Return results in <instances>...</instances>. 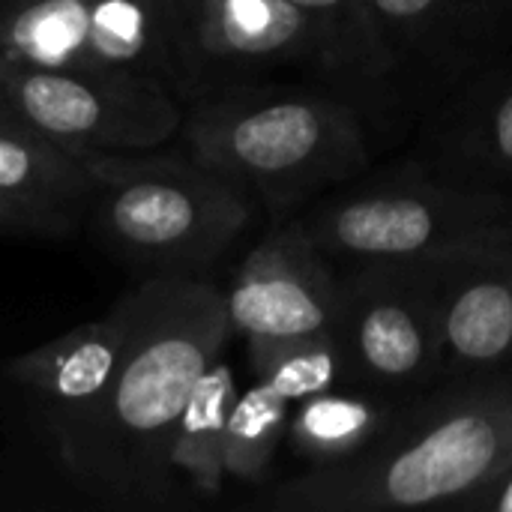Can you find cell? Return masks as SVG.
Here are the masks:
<instances>
[{"label": "cell", "instance_id": "10", "mask_svg": "<svg viewBox=\"0 0 512 512\" xmlns=\"http://www.w3.org/2000/svg\"><path fill=\"white\" fill-rule=\"evenodd\" d=\"M372 6L402 105L414 117L512 45V0H372Z\"/></svg>", "mask_w": 512, "mask_h": 512}, {"label": "cell", "instance_id": "12", "mask_svg": "<svg viewBox=\"0 0 512 512\" xmlns=\"http://www.w3.org/2000/svg\"><path fill=\"white\" fill-rule=\"evenodd\" d=\"M441 378H477L512 369V240L435 270Z\"/></svg>", "mask_w": 512, "mask_h": 512}, {"label": "cell", "instance_id": "20", "mask_svg": "<svg viewBox=\"0 0 512 512\" xmlns=\"http://www.w3.org/2000/svg\"><path fill=\"white\" fill-rule=\"evenodd\" d=\"M450 512H512V459L480 489L459 498Z\"/></svg>", "mask_w": 512, "mask_h": 512}, {"label": "cell", "instance_id": "4", "mask_svg": "<svg viewBox=\"0 0 512 512\" xmlns=\"http://www.w3.org/2000/svg\"><path fill=\"white\" fill-rule=\"evenodd\" d=\"M291 222L336 267L444 264L510 243L512 189H465L405 159L354 177Z\"/></svg>", "mask_w": 512, "mask_h": 512}, {"label": "cell", "instance_id": "8", "mask_svg": "<svg viewBox=\"0 0 512 512\" xmlns=\"http://www.w3.org/2000/svg\"><path fill=\"white\" fill-rule=\"evenodd\" d=\"M339 270V342L351 384L387 396H417L441 384L438 264H357Z\"/></svg>", "mask_w": 512, "mask_h": 512}, {"label": "cell", "instance_id": "6", "mask_svg": "<svg viewBox=\"0 0 512 512\" xmlns=\"http://www.w3.org/2000/svg\"><path fill=\"white\" fill-rule=\"evenodd\" d=\"M0 93L21 123L75 156L153 150L183 126L171 87L135 72L42 69L0 57Z\"/></svg>", "mask_w": 512, "mask_h": 512}, {"label": "cell", "instance_id": "5", "mask_svg": "<svg viewBox=\"0 0 512 512\" xmlns=\"http://www.w3.org/2000/svg\"><path fill=\"white\" fill-rule=\"evenodd\" d=\"M96 216L126 255L168 270H198L222 258L249 228L252 192L189 159L90 153Z\"/></svg>", "mask_w": 512, "mask_h": 512}, {"label": "cell", "instance_id": "3", "mask_svg": "<svg viewBox=\"0 0 512 512\" xmlns=\"http://www.w3.org/2000/svg\"><path fill=\"white\" fill-rule=\"evenodd\" d=\"M375 126L351 96L294 78L201 96L183 135L195 162L288 216L372 168Z\"/></svg>", "mask_w": 512, "mask_h": 512}, {"label": "cell", "instance_id": "22", "mask_svg": "<svg viewBox=\"0 0 512 512\" xmlns=\"http://www.w3.org/2000/svg\"><path fill=\"white\" fill-rule=\"evenodd\" d=\"M12 120H18V117L12 114L9 102H6V99H3V93H0V126H3V123H12Z\"/></svg>", "mask_w": 512, "mask_h": 512}, {"label": "cell", "instance_id": "7", "mask_svg": "<svg viewBox=\"0 0 512 512\" xmlns=\"http://www.w3.org/2000/svg\"><path fill=\"white\" fill-rule=\"evenodd\" d=\"M174 36L180 87L201 96L279 75L351 96L324 42L291 0H174Z\"/></svg>", "mask_w": 512, "mask_h": 512}, {"label": "cell", "instance_id": "16", "mask_svg": "<svg viewBox=\"0 0 512 512\" xmlns=\"http://www.w3.org/2000/svg\"><path fill=\"white\" fill-rule=\"evenodd\" d=\"M411 396L336 387L297 402L285 441L309 468H330L366 453Z\"/></svg>", "mask_w": 512, "mask_h": 512}, {"label": "cell", "instance_id": "23", "mask_svg": "<svg viewBox=\"0 0 512 512\" xmlns=\"http://www.w3.org/2000/svg\"><path fill=\"white\" fill-rule=\"evenodd\" d=\"M6 6H9V0H0V21H3V12H6Z\"/></svg>", "mask_w": 512, "mask_h": 512}, {"label": "cell", "instance_id": "14", "mask_svg": "<svg viewBox=\"0 0 512 512\" xmlns=\"http://www.w3.org/2000/svg\"><path fill=\"white\" fill-rule=\"evenodd\" d=\"M96 183L72 150L54 144L21 120L0 126V204L27 231L63 234L93 204Z\"/></svg>", "mask_w": 512, "mask_h": 512}, {"label": "cell", "instance_id": "19", "mask_svg": "<svg viewBox=\"0 0 512 512\" xmlns=\"http://www.w3.org/2000/svg\"><path fill=\"white\" fill-rule=\"evenodd\" d=\"M291 420V405L267 390L264 384H252L237 396L225 435V474L243 483H258L285 441Z\"/></svg>", "mask_w": 512, "mask_h": 512}, {"label": "cell", "instance_id": "1", "mask_svg": "<svg viewBox=\"0 0 512 512\" xmlns=\"http://www.w3.org/2000/svg\"><path fill=\"white\" fill-rule=\"evenodd\" d=\"M123 300L129 327L114 381L99 411L57 453L90 492L141 504L168 495L180 414L234 324L225 294L186 273L147 279Z\"/></svg>", "mask_w": 512, "mask_h": 512}, {"label": "cell", "instance_id": "2", "mask_svg": "<svg viewBox=\"0 0 512 512\" xmlns=\"http://www.w3.org/2000/svg\"><path fill=\"white\" fill-rule=\"evenodd\" d=\"M512 459V369L447 378L411 396L351 462L306 468L270 489V512L450 510Z\"/></svg>", "mask_w": 512, "mask_h": 512}, {"label": "cell", "instance_id": "9", "mask_svg": "<svg viewBox=\"0 0 512 512\" xmlns=\"http://www.w3.org/2000/svg\"><path fill=\"white\" fill-rule=\"evenodd\" d=\"M225 300L246 351L339 333L342 270L288 219L243 258Z\"/></svg>", "mask_w": 512, "mask_h": 512}, {"label": "cell", "instance_id": "17", "mask_svg": "<svg viewBox=\"0 0 512 512\" xmlns=\"http://www.w3.org/2000/svg\"><path fill=\"white\" fill-rule=\"evenodd\" d=\"M240 390L228 363L216 360L192 387L180 414L171 468L183 471L201 498H216L225 483V435Z\"/></svg>", "mask_w": 512, "mask_h": 512}, {"label": "cell", "instance_id": "21", "mask_svg": "<svg viewBox=\"0 0 512 512\" xmlns=\"http://www.w3.org/2000/svg\"><path fill=\"white\" fill-rule=\"evenodd\" d=\"M18 231H27V228L21 225V219L12 210H6L0 204V234H18Z\"/></svg>", "mask_w": 512, "mask_h": 512}, {"label": "cell", "instance_id": "15", "mask_svg": "<svg viewBox=\"0 0 512 512\" xmlns=\"http://www.w3.org/2000/svg\"><path fill=\"white\" fill-rule=\"evenodd\" d=\"M324 42L345 90L375 123L393 126L408 114L396 87V69L372 0H291Z\"/></svg>", "mask_w": 512, "mask_h": 512}, {"label": "cell", "instance_id": "13", "mask_svg": "<svg viewBox=\"0 0 512 512\" xmlns=\"http://www.w3.org/2000/svg\"><path fill=\"white\" fill-rule=\"evenodd\" d=\"M126 327L129 312L120 300L105 318L42 342L6 366V375L42 405L57 447L99 411L123 354Z\"/></svg>", "mask_w": 512, "mask_h": 512}, {"label": "cell", "instance_id": "11", "mask_svg": "<svg viewBox=\"0 0 512 512\" xmlns=\"http://www.w3.org/2000/svg\"><path fill=\"white\" fill-rule=\"evenodd\" d=\"M411 159L465 189H512V45L417 114Z\"/></svg>", "mask_w": 512, "mask_h": 512}, {"label": "cell", "instance_id": "18", "mask_svg": "<svg viewBox=\"0 0 512 512\" xmlns=\"http://www.w3.org/2000/svg\"><path fill=\"white\" fill-rule=\"evenodd\" d=\"M249 366L255 372V381L282 396L288 405L351 384L348 357L339 333H321L276 348L249 351Z\"/></svg>", "mask_w": 512, "mask_h": 512}]
</instances>
